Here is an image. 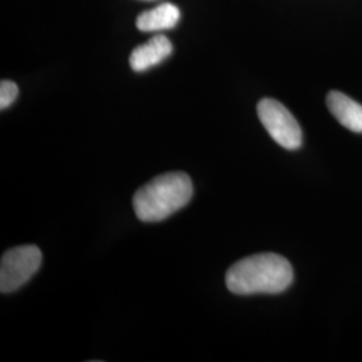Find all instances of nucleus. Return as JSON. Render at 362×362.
<instances>
[{
	"label": "nucleus",
	"instance_id": "6e6552de",
	"mask_svg": "<svg viewBox=\"0 0 362 362\" xmlns=\"http://www.w3.org/2000/svg\"><path fill=\"white\" fill-rule=\"evenodd\" d=\"M18 93H19V89L15 82L8 81V79H3L0 82V109L4 110L8 106H11L18 97Z\"/></svg>",
	"mask_w": 362,
	"mask_h": 362
},
{
	"label": "nucleus",
	"instance_id": "39448f33",
	"mask_svg": "<svg viewBox=\"0 0 362 362\" xmlns=\"http://www.w3.org/2000/svg\"><path fill=\"white\" fill-rule=\"evenodd\" d=\"M173 46L165 35H156L146 43L137 46L130 54V67L134 71H145L153 66L161 64L172 54Z\"/></svg>",
	"mask_w": 362,
	"mask_h": 362
},
{
	"label": "nucleus",
	"instance_id": "0eeeda50",
	"mask_svg": "<svg viewBox=\"0 0 362 362\" xmlns=\"http://www.w3.org/2000/svg\"><path fill=\"white\" fill-rule=\"evenodd\" d=\"M180 10L172 3H163L156 8L144 11L137 18V28L144 33L169 30L177 25Z\"/></svg>",
	"mask_w": 362,
	"mask_h": 362
},
{
	"label": "nucleus",
	"instance_id": "20e7f679",
	"mask_svg": "<svg viewBox=\"0 0 362 362\" xmlns=\"http://www.w3.org/2000/svg\"><path fill=\"white\" fill-rule=\"evenodd\" d=\"M42 252L37 246L13 247L6 251L0 263V291H16L38 272Z\"/></svg>",
	"mask_w": 362,
	"mask_h": 362
},
{
	"label": "nucleus",
	"instance_id": "423d86ee",
	"mask_svg": "<svg viewBox=\"0 0 362 362\" xmlns=\"http://www.w3.org/2000/svg\"><path fill=\"white\" fill-rule=\"evenodd\" d=\"M330 113L346 129L362 133V105L341 91H330L326 98Z\"/></svg>",
	"mask_w": 362,
	"mask_h": 362
},
{
	"label": "nucleus",
	"instance_id": "f257e3e1",
	"mask_svg": "<svg viewBox=\"0 0 362 362\" xmlns=\"http://www.w3.org/2000/svg\"><path fill=\"white\" fill-rule=\"evenodd\" d=\"M293 279L290 262L272 252L240 259L226 274L227 288L238 296L279 294L290 287Z\"/></svg>",
	"mask_w": 362,
	"mask_h": 362
},
{
	"label": "nucleus",
	"instance_id": "f03ea898",
	"mask_svg": "<svg viewBox=\"0 0 362 362\" xmlns=\"http://www.w3.org/2000/svg\"><path fill=\"white\" fill-rule=\"evenodd\" d=\"M192 194L194 185L187 173L169 172L143 185L133 196V208L141 221H161L185 207Z\"/></svg>",
	"mask_w": 362,
	"mask_h": 362
},
{
	"label": "nucleus",
	"instance_id": "7ed1b4c3",
	"mask_svg": "<svg viewBox=\"0 0 362 362\" xmlns=\"http://www.w3.org/2000/svg\"><path fill=\"white\" fill-rule=\"evenodd\" d=\"M259 119L272 140L287 151H297L302 145V129L296 117L285 105L272 98H263L257 106Z\"/></svg>",
	"mask_w": 362,
	"mask_h": 362
}]
</instances>
